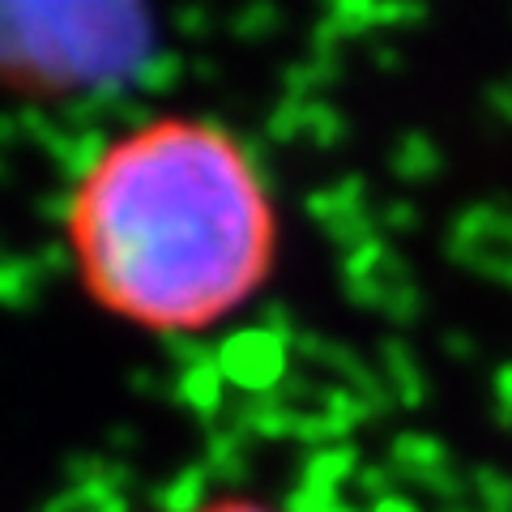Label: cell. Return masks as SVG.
Segmentation results:
<instances>
[{"instance_id": "cell-1", "label": "cell", "mask_w": 512, "mask_h": 512, "mask_svg": "<svg viewBox=\"0 0 512 512\" xmlns=\"http://www.w3.org/2000/svg\"><path fill=\"white\" fill-rule=\"evenodd\" d=\"M73 252L103 308L197 333L265 282L278 227L256 154L227 128L154 120L77 188Z\"/></svg>"}, {"instance_id": "cell-2", "label": "cell", "mask_w": 512, "mask_h": 512, "mask_svg": "<svg viewBox=\"0 0 512 512\" xmlns=\"http://www.w3.org/2000/svg\"><path fill=\"white\" fill-rule=\"evenodd\" d=\"M154 52L158 35L146 5H0V82L18 90L77 99L107 86H133Z\"/></svg>"}, {"instance_id": "cell-3", "label": "cell", "mask_w": 512, "mask_h": 512, "mask_svg": "<svg viewBox=\"0 0 512 512\" xmlns=\"http://www.w3.org/2000/svg\"><path fill=\"white\" fill-rule=\"evenodd\" d=\"M346 295L367 312H384L393 320H406L419 312V282L410 269L397 261V252L384 239H367V244L350 248L342 261Z\"/></svg>"}, {"instance_id": "cell-4", "label": "cell", "mask_w": 512, "mask_h": 512, "mask_svg": "<svg viewBox=\"0 0 512 512\" xmlns=\"http://www.w3.org/2000/svg\"><path fill=\"white\" fill-rule=\"evenodd\" d=\"M291 350V342H282L265 325H248L231 333L222 346H214V363L231 389H239L244 397H265L278 393L282 380L291 376Z\"/></svg>"}, {"instance_id": "cell-5", "label": "cell", "mask_w": 512, "mask_h": 512, "mask_svg": "<svg viewBox=\"0 0 512 512\" xmlns=\"http://www.w3.org/2000/svg\"><path fill=\"white\" fill-rule=\"evenodd\" d=\"M453 256L461 265H470L474 274L512 286V214L491 210V205L461 214L453 227Z\"/></svg>"}, {"instance_id": "cell-6", "label": "cell", "mask_w": 512, "mask_h": 512, "mask_svg": "<svg viewBox=\"0 0 512 512\" xmlns=\"http://www.w3.org/2000/svg\"><path fill=\"white\" fill-rule=\"evenodd\" d=\"M308 214L320 222V231H325L333 244H342L346 252L367 244V239H380V218L372 214V197H367L359 175L312 192Z\"/></svg>"}, {"instance_id": "cell-7", "label": "cell", "mask_w": 512, "mask_h": 512, "mask_svg": "<svg viewBox=\"0 0 512 512\" xmlns=\"http://www.w3.org/2000/svg\"><path fill=\"white\" fill-rule=\"evenodd\" d=\"M393 474L406 478V483H419L436 495H461L466 491V478H457L453 457L436 436H397L393 440Z\"/></svg>"}, {"instance_id": "cell-8", "label": "cell", "mask_w": 512, "mask_h": 512, "mask_svg": "<svg viewBox=\"0 0 512 512\" xmlns=\"http://www.w3.org/2000/svg\"><path fill=\"white\" fill-rule=\"evenodd\" d=\"M111 146H116V141H111V133H99V128H82V133H73V128H69V133L60 137V146L47 154V158H52V167L60 171L64 188H69V184L82 188L90 175L107 163Z\"/></svg>"}, {"instance_id": "cell-9", "label": "cell", "mask_w": 512, "mask_h": 512, "mask_svg": "<svg viewBox=\"0 0 512 512\" xmlns=\"http://www.w3.org/2000/svg\"><path fill=\"white\" fill-rule=\"evenodd\" d=\"M171 397L188 414H197V419L214 423L218 414H222V402H227V380H222L214 359H205L197 367H184V372H175V393Z\"/></svg>"}, {"instance_id": "cell-10", "label": "cell", "mask_w": 512, "mask_h": 512, "mask_svg": "<svg viewBox=\"0 0 512 512\" xmlns=\"http://www.w3.org/2000/svg\"><path fill=\"white\" fill-rule=\"evenodd\" d=\"M252 436H244L235 423L210 427L205 436V470L214 474V483H244L252 474Z\"/></svg>"}, {"instance_id": "cell-11", "label": "cell", "mask_w": 512, "mask_h": 512, "mask_svg": "<svg viewBox=\"0 0 512 512\" xmlns=\"http://www.w3.org/2000/svg\"><path fill=\"white\" fill-rule=\"evenodd\" d=\"M359 453L355 444H329V448H308L299 466V483L303 487H320V491H342V483L359 478Z\"/></svg>"}, {"instance_id": "cell-12", "label": "cell", "mask_w": 512, "mask_h": 512, "mask_svg": "<svg viewBox=\"0 0 512 512\" xmlns=\"http://www.w3.org/2000/svg\"><path fill=\"white\" fill-rule=\"evenodd\" d=\"M380 384H384V393H397V402H406V406H419L423 402L427 376H423L419 359L410 355L406 342L389 338V342L380 346Z\"/></svg>"}, {"instance_id": "cell-13", "label": "cell", "mask_w": 512, "mask_h": 512, "mask_svg": "<svg viewBox=\"0 0 512 512\" xmlns=\"http://www.w3.org/2000/svg\"><path fill=\"white\" fill-rule=\"evenodd\" d=\"M210 483H214V474L205 470V461H192V466H184L154 491V508L158 512H205L210 508Z\"/></svg>"}, {"instance_id": "cell-14", "label": "cell", "mask_w": 512, "mask_h": 512, "mask_svg": "<svg viewBox=\"0 0 512 512\" xmlns=\"http://www.w3.org/2000/svg\"><path fill=\"white\" fill-rule=\"evenodd\" d=\"M133 466L120 457H103V453H73L64 461V487H111V491H128L133 487Z\"/></svg>"}, {"instance_id": "cell-15", "label": "cell", "mask_w": 512, "mask_h": 512, "mask_svg": "<svg viewBox=\"0 0 512 512\" xmlns=\"http://www.w3.org/2000/svg\"><path fill=\"white\" fill-rule=\"evenodd\" d=\"M43 282L47 278L35 265V256H0V308H9V312L35 308Z\"/></svg>"}, {"instance_id": "cell-16", "label": "cell", "mask_w": 512, "mask_h": 512, "mask_svg": "<svg viewBox=\"0 0 512 512\" xmlns=\"http://www.w3.org/2000/svg\"><path fill=\"white\" fill-rule=\"evenodd\" d=\"M184 73H188V60L180 52H154L146 64H141L133 90L141 94V99H158V94H171L175 86H180Z\"/></svg>"}, {"instance_id": "cell-17", "label": "cell", "mask_w": 512, "mask_h": 512, "mask_svg": "<svg viewBox=\"0 0 512 512\" xmlns=\"http://www.w3.org/2000/svg\"><path fill=\"white\" fill-rule=\"evenodd\" d=\"M470 500L474 512H512V478L504 470H474L466 478V491H461Z\"/></svg>"}, {"instance_id": "cell-18", "label": "cell", "mask_w": 512, "mask_h": 512, "mask_svg": "<svg viewBox=\"0 0 512 512\" xmlns=\"http://www.w3.org/2000/svg\"><path fill=\"white\" fill-rule=\"evenodd\" d=\"M393 171L402 175V180H431V175L440 171V154H436V146H431L427 137H402V146L393 150Z\"/></svg>"}, {"instance_id": "cell-19", "label": "cell", "mask_w": 512, "mask_h": 512, "mask_svg": "<svg viewBox=\"0 0 512 512\" xmlns=\"http://www.w3.org/2000/svg\"><path fill=\"white\" fill-rule=\"evenodd\" d=\"M278 26H282V13H278V9H269V5H248V9H239L235 18H231V35L256 43V39H269Z\"/></svg>"}, {"instance_id": "cell-20", "label": "cell", "mask_w": 512, "mask_h": 512, "mask_svg": "<svg viewBox=\"0 0 512 512\" xmlns=\"http://www.w3.org/2000/svg\"><path fill=\"white\" fill-rule=\"evenodd\" d=\"M282 512H355L346 504L342 491H320V487H295L291 495H286V508Z\"/></svg>"}, {"instance_id": "cell-21", "label": "cell", "mask_w": 512, "mask_h": 512, "mask_svg": "<svg viewBox=\"0 0 512 512\" xmlns=\"http://www.w3.org/2000/svg\"><path fill=\"white\" fill-rule=\"evenodd\" d=\"M163 355H167V363H175V372H184V367H197L205 359H214V346L201 342L197 333H167Z\"/></svg>"}, {"instance_id": "cell-22", "label": "cell", "mask_w": 512, "mask_h": 512, "mask_svg": "<svg viewBox=\"0 0 512 512\" xmlns=\"http://www.w3.org/2000/svg\"><path fill=\"white\" fill-rule=\"evenodd\" d=\"M35 265L43 269V278H64L77 265V252H73V244H64V239H52V244H43L35 252Z\"/></svg>"}, {"instance_id": "cell-23", "label": "cell", "mask_w": 512, "mask_h": 512, "mask_svg": "<svg viewBox=\"0 0 512 512\" xmlns=\"http://www.w3.org/2000/svg\"><path fill=\"white\" fill-rule=\"evenodd\" d=\"M73 210H77V188H56V192H43L39 197V218L60 222V227L73 222Z\"/></svg>"}, {"instance_id": "cell-24", "label": "cell", "mask_w": 512, "mask_h": 512, "mask_svg": "<svg viewBox=\"0 0 512 512\" xmlns=\"http://www.w3.org/2000/svg\"><path fill=\"white\" fill-rule=\"evenodd\" d=\"M128 384L146 397H171L175 393V380L167 372H158V367H133V372H128Z\"/></svg>"}, {"instance_id": "cell-25", "label": "cell", "mask_w": 512, "mask_h": 512, "mask_svg": "<svg viewBox=\"0 0 512 512\" xmlns=\"http://www.w3.org/2000/svg\"><path fill=\"white\" fill-rule=\"evenodd\" d=\"M175 30H180L184 39H205L210 35V13L197 9V5H188V9H175Z\"/></svg>"}, {"instance_id": "cell-26", "label": "cell", "mask_w": 512, "mask_h": 512, "mask_svg": "<svg viewBox=\"0 0 512 512\" xmlns=\"http://www.w3.org/2000/svg\"><path fill=\"white\" fill-rule=\"evenodd\" d=\"M22 116L18 111H0V150H13V146H22Z\"/></svg>"}, {"instance_id": "cell-27", "label": "cell", "mask_w": 512, "mask_h": 512, "mask_svg": "<svg viewBox=\"0 0 512 512\" xmlns=\"http://www.w3.org/2000/svg\"><path fill=\"white\" fill-rule=\"evenodd\" d=\"M107 444L116 448V453H128V448L141 444V431H137V427H111V431H107Z\"/></svg>"}, {"instance_id": "cell-28", "label": "cell", "mask_w": 512, "mask_h": 512, "mask_svg": "<svg viewBox=\"0 0 512 512\" xmlns=\"http://www.w3.org/2000/svg\"><path fill=\"white\" fill-rule=\"evenodd\" d=\"M205 512H269V508H261V504H248V500H218V504H210Z\"/></svg>"}, {"instance_id": "cell-29", "label": "cell", "mask_w": 512, "mask_h": 512, "mask_svg": "<svg viewBox=\"0 0 512 512\" xmlns=\"http://www.w3.org/2000/svg\"><path fill=\"white\" fill-rule=\"evenodd\" d=\"M367 512H419L410 500H402V495H389V500H380V504H372Z\"/></svg>"}, {"instance_id": "cell-30", "label": "cell", "mask_w": 512, "mask_h": 512, "mask_svg": "<svg viewBox=\"0 0 512 512\" xmlns=\"http://www.w3.org/2000/svg\"><path fill=\"white\" fill-rule=\"evenodd\" d=\"M86 512H128V500H124V495H111V500L94 504V508H86Z\"/></svg>"}, {"instance_id": "cell-31", "label": "cell", "mask_w": 512, "mask_h": 512, "mask_svg": "<svg viewBox=\"0 0 512 512\" xmlns=\"http://www.w3.org/2000/svg\"><path fill=\"white\" fill-rule=\"evenodd\" d=\"M0 180H5V158H0Z\"/></svg>"}]
</instances>
